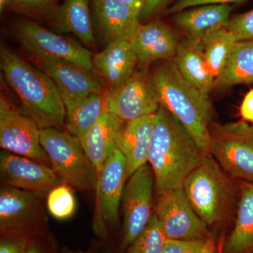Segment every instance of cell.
I'll return each instance as SVG.
<instances>
[{"mask_svg":"<svg viewBox=\"0 0 253 253\" xmlns=\"http://www.w3.org/2000/svg\"><path fill=\"white\" fill-rule=\"evenodd\" d=\"M204 156L186 128L160 106L149 156L157 196L183 188L186 177Z\"/></svg>","mask_w":253,"mask_h":253,"instance_id":"6da1fadb","label":"cell"},{"mask_svg":"<svg viewBox=\"0 0 253 253\" xmlns=\"http://www.w3.org/2000/svg\"><path fill=\"white\" fill-rule=\"evenodd\" d=\"M161 106L186 128L204 156L211 155L212 104L181 76L173 60L161 61L151 71Z\"/></svg>","mask_w":253,"mask_h":253,"instance_id":"7a4b0ae2","label":"cell"},{"mask_svg":"<svg viewBox=\"0 0 253 253\" xmlns=\"http://www.w3.org/2000/svg\"><path fill=\"white\" fill-rule=\"evenodd\" d=\"M0 59L5 80L21 99L24 113L41 129L65 126L66 110L54 82L5 46H1Z\"/></svg>","mask_w":253,"mask_h":253,"instance_id":"3957f363","label":"cell"},{"mask_svg":"<svg viewBox=\"0 0 253 253\" xmlns=\"http://www.w3.org/2000/svg\"><path fill=\"white\" fill-rule=\"evenodd\" d=\"M233 180L211 155L186 177L183 190L206 226L217 225L231 215L237 197Z\"/></svg>","mask_w":253,"mask_h":253,"instance_id":"277c9868","label":"cell"},{"mask_svg":"<svg viewBox=\"0 0 253 253\" xmlns=\"http://www.w3.org/2000/svg\"><path fill=\"white\" fill-rule=\"evenodd\" d=\"M41 143L63 183L83 192L96 191V171L78 138L59 128H42Z\"/></svg>","mask_w":253,"mask_h":253,"instance_id":"5b68a950","label":"cell"},{"mask_svg":"<svg viewBox=\"0 0 253 253\" xmlns=\"http://www.w3.org/2000/svg\"><path fill=\"white\" fill-rule=\"evenodd\" d=\"M211 156L233 179L253 182V124L246 121L211 126Z\"/></svg>","mask_w":253,"mask_h":253,"instance_id":"8992f818","label":"cell"},{"mask_svg":"<svg viewBox=\"0 0 253 253\" xmlns=\"http://www.w3.org/2000/svg\"><path fill=\"white\" fill-rule=\"evenodd\" d=\"M14 33L19 44L31 56L57 58L92 71V54L74 40L24 18L14 23Z\"/></svg>","mask_w":253,"mask_h":253,"instance_id":"52a82bcc","label":"cell"},{"mask_svg":"<svg viewBox=\"0 0 253 253\" xmlns=\"http://www.w3.org/2000/svg\"><path fill=\"white\" fill-rule=\"evenodd\" d=\"M0 146L4 151L51 167L41 145V128L2 94L0 98Z\"/></svg>","mask_w":253,"mask_h":253,"instance_id":"ba28073f","label":"cell"},{"mask_svg":"<svg viewBox=\"0 0 253 253\" xmlns=\"http://www.w3.org/2000/svg\"><path fill=\"white\" fill-rule=\"evenodd\" d=\"M154 172L150 165L139 168L126 182L121 200L123 245L129 247L147 226L154 212Z\"/></svg>","mask_w":253,"mask_h":253,"instance_id":"9c48e42d","label":"cell"},{"mask_svg":"<svg viewBox=\"0 0 253 253\" xmlns=\"http://www.w3.org/2000/svg\"><path fill=\"white\" fill-rule=\"evenodd\" d=\"M159 98L151 73L134 72L123 84L107 91L106 107L124 123L157 113Z\"/></svg>","mask_w":253,"mask_h":253,"instance_id":"30bf717a","label":"cell"},{"mask_svg":"<svg viewBox=\"0 0 253 253\" xmlns=\"http://www.w3.org/2000/svg\"><path fill=\"white\" fill-rule=\"evenodd\" d=\"M168 239L206 240L212 237L186 198L183 188L158 196L154 208Z\"/></svg>","mask_w":253,"mask_h":253,"instance_id":"8fae6325","label":"cell"},{"mask_svg":"<svg viewBox=\"0 0 253 253\" xmlns=\"http://www.w3.org/2000/svg\"><path fill=\"white\" fill-rule=\"evenodd\" d=\"M127 178L126 158L115 145L97 181V215L95 218L94 229L98 234H104L106 225H115L118 222Z\"/></svg>","mask_w":253,"mask_h":253,"instance_id":"7c38bea8","label":"cell"},{"mask_svg":"<svg viewBox=\"0 0 253 253\" xmlns=\"http://www.w3.org/2000/svg\"><path fill=\"white\" fill-rule=\"evenodd\" d=\"M0 176L3 186L41 194L63 184L49 166L4 150L0 153Z\"/></svg>","mask_w":253,"mask_h":253,"instance_id":"4fadbf2b","label":"cell"},{"mask_svg":"<svg viewBox=\"0 0 253 253\" xmlns=\"http://www.w3.org/2000/svg\"><path fill=\"white\" fill-rule=\"evenodd\" d=\"M179 41L172 28L163 21H154L139 24L129 42L139 68L147 71L156 61L173 60Z\"/></svg>","mask_w":253,"mask_h":253,"instance_id":"5bb4252c","label":"cell"},{"mask_svg":"<svg viewBox=\"0 0 253 253\" xmlns=\"http://www.w3.org/2000/svg\"><path fill=\"white\" fill-rule=\"evenodd\" d=\"M38 68L53 81L61 96L80 98L94 93L104 92V83L91 71L74 63L48 56H31Z\"/></svg>","mask_w":253,"mask_h":253,"instance_id":"9a60e30c","label":"cell"},{"mask_svg":"<svg viewBox=\"0 0 253 253\" xmlns=\"http://www.w3.org/2000/svg\"><path fill=\"white\" fill-rule=\"evenodd\" d=\"M41 194L2 186L0 190V229L15 234L31 229L36 222Z\"/></svg>","mask_w":253,"mask_h":253,"instance_id":"2e32d148","label":"cell"},{"mask_svg":"<svg viewBox=\"0 0 253 253\" xmlns=\"http://www.w3.org/2000/svg\"><path fill=\"white\" fill-rule=\"evenodd\" d=\"M156 113L125 123L116 139V146L126 158L127 177L149 163Z\"/></svg>","mask_w":253,"mask_h":253,"instance_id":"e0dca14e","label":"cell"},{"mask_svg":"<svg viewBox=\"0 0 253 253\" xmlns=\"http://www.w3.org/2000/svg\"><path fill=\"white\" fill-rule=\"evenodd\" d=\"M97 28L104 41H129L139 26V16L121 0H94Z\"/></svg>","mask_w":253,"mask_h":253,"instance_id":"ac0fdd59","label":"cell"},{"mask_svg":"<svg viewBox=\"0 0 253 253\" xmlns=\"http://www.w3.org/2000/svg\"><path fill=\"white\" fill-rule=\"evenodd\" d=\"M92 63L93 68L111 89L126 83L138 66L137 58L126 41L109 43L103 51L93 56Z\"/></svg>","mask_w":253,"mask_h":253,"instance_id":"d6986e66","label":"cell"},{"mask_svg":"<svg viewBox=\"0 0 253 253\" xmlns=\"http://www.w3.org/2000/svg\"><path fill=\"white\" fill-rule=\"evenodd\" d=\"M173 61L186 81L209 96L215 78L208 69L201 38L185 36L180 38Z\"/></svg>","mask_w":253,"mask_h":253,"instance_id":"ffe728a7","label":"cell"},{"mask_svg":"<svg viewBox=\"0 0 253 253\" xmlns=\"http://www.w3.org/2000/svg\"><path fill=\"white\" fill-rule=\"evenodd\" d=\"M125 123L105 108L99 120L80 138L82 146L92 163L99 179L102 168L109 158L116 139Z\"/></svg>","mask_w":253,"mask_h":253,"instance_id":"44dd1931","label":"cell"},{"mask_svg":"<svg viewBox=\"0 0 253 253\" xmlns=\"http://www.w3.org/2000/svg\"><path fill=\"white\" fill-rule=\"evenodd\" d=\"M232 10L230 4L196 6L176 13L173 21L185 36L202 38L208 32L224 27Z\"/></svg>","mask_w":253,"mask_h":253,"instance_id":"7402d4cb","label":"cell"},{"mask_svg":"<svg viewBox=\"0 0 253 253\" xmlns=\"http://www.w3.org/2000/svg\"><path fill=\"white\" fill-rule=\"evenodd\" d=\"M48 16L58 32L73 33L84 45L95 46L89 0H65L61 6L53 8Z\"/></svg>","mask_w":253,"mask_h":253,"instance_id":"603a6c76","label":"cell"},{"mask_svg":"<svg viewBox=\"0 0 253 253\" xmlns=\"http://www.w3.org/2000/svg\"><path fill=\"white\" fill-rule=\"evenodd\" d=\"M239 201L234 229L224 253H249L253 249V182L239 181Z\"/></svg>","mask_w":253,"mask_h":253,"instance_id":"cb8c5ba5","label":"cell"},{"mask_svg":"<svg viewBox=\"0 0 253 253\" xmlns=\"http://www.w3.org/2000/svg\"><path fill=\"white\" fill-rule=\"evenodd\" d=\"M107 92L94 93L80 98L61 96L66 110L65 126L76 137H82L99 120L106 106Z\"/></svg>","mask_w":253,"mask_h":253,"instance_id":"d4e9b609","label":"cell"},{"mask_svg":"<svg viewBox=\"0 0 253 253\" xmlns=\"http://www.w3.org/2000/svg\"><path fill=\"white\" fill-rule=\"evenodd\" d=\"M253 83V39L236 42L225 67L215 78L214 89Z\"/></svg>","mask_w":253,"mask_h":253,"instance_id":"484cf974","label":"cell"},{"mask_svg":"<svg viewBox=\"0 0 253 253\" xmlns=\"http://www.w3.org/2000/svg\"><path fill=\"white\" fill-rule=\"evenodd\" d=\"M201 39L208 69L216 78L225 67L238 42L237 38L227 28L221 27L208 32Z\"/></svg>","mask_w":253,"mask_h":253,"instance_id":"4316f807","label":"cell"},{"mask_svg":"<svg viewBox=\"0 0 253 253\" xmlns=\"http://www.w3.org/2000/svg\"><path fill=\"white\" fill-rule=\"evenodd\" d=\"M167 240L156 214L147 226L129 246L126 253H163Z\"/></svg>","mask_w":253,"mask_h":253,"instance_id":"83f0119b","label":"cell"},{"mask_svg":"<svg viewBox=\"0 0 253 253\" xmlns=\"http://www.w3.org/2000/svg\"><path fill=\"white\" fill-rule=\"evenodd\" d=\"M46 206L55 219L64 220L71 217L76 209V201L71 186L63 184L49 191Z\"/></svg>","mask_w":253,"mask_h":253,"instance_id":"f1b7e54d","label":"cell"},{"mask_svg":"<svg viewBox=\"0 0 253 253\" xmlns=\"http://www.w3.org/2000/svg\"><path fill=\"white\" fill-rule=\"evenodd\" d=\"M215 246L212 237L206 240H166L163 253H206Z\"/></svg>","mask_w":253,"mask_h":253,"instance_id":"f546056e","label":"cell"},{"mask_svg":"<svg viewBox=\"0 0 253 253\" xmlns=\"http://www.w3.org/2000/svg\"><path fill=\"white\" fill-rule=\"evenodd\" d=\"M56 6L55 0H0L1 12L6 8H12L30 14L48 15Z\"/></svg>","mask_w":253,"mask_h":253,"instance_id":"4dcf8cb0","label":"cell"},{"mask_svg":"<svg viewBox=\"0 0 253 253\" xmlns=\"http://www.w3.org/2000/svg\"><path fill=\"white\" fill-rule=\"evenodd\" d=\"M224 27L236 35L238 41L253 39V9L230 18Z\"/></svg>","mask_w":253,"mask_h":253,"instance_id":"1f68e13d","label":"cell"},{"mask_svg":"<svg viewBox=\"0 0 253 253\" xmlns=\"http://www.w3.org/2000/svg\"><path fill=\"white\" fill-rule=\"evenodd\" d=\"M246 1L247 0H177L172 6L168 7L166 14H175L190 8L204 5L230 4Z\"/></svg>","mask_w":253,"mask_h":253,"instance_id":"d6a6232c","label":"cell"},{"mask_svg":"<svg viewBox=\"0 0 253 253\" xmlns=\"http://www.w3.org/2000/svg\"><path fill=\"white\" fill-rule=\"evenodd\" d=\"M172 1L173 0H144L139 15V20H148L159 14L164 10L168 9V6Z\"/></svg>","mask_w":253,"mask_h":253,"instance_id":"836d02e7","label":"cell"},{"mask_svg":"<svg viewBox=\"0 0 253 253\" xmlns=\"http://www.w3.org/2000/svg\"><path fill=\"white\" fill-rule=\"evenodd\" d=\"M29 240L21 236H11L1 240L0 253H26Z\"/></svg>","mask_w":253,"mask_h":253,"instance_id":"e575fe53","label":"cell"},{"mask_svg":"<svg viewBox=\"0 0 253 253\" xmlns=\"http://www.w3.org/2000/svg\"><path fill=\"white\" fill-rule=\"evenodd\" d=\"M240 113L243 121L253 124V89L245 96L240 107Z\"/></svg>","mask_w":253,"mask_h":253,"instance_id":"d590c367","label":"cell"},{"mask_svg":"<svg viewBox=\"0 0 253 253\" xmlns=\"http://www.w3.org/2000/svg\"><path fill=\"white\" fill-rule=\"evenodd\" d=\"M121 1L129 6L133 11H135L139 16L144 0H121Z\"/></svg>","mask_w":253,"mask_h":253,"instance_id":"8d00e7d4","label":"cell"},{"mask_svg":"<svg viewBox=\"0 0 253 253\" xmlns=\"http://www.w3.org/2000/svg\"><path fill=\"white\" fill-rule=\"evenodd\" d=\"M26 253H46L41 245L37 241L29 240Z\"/></svg>","mask_w":253,"mask_h":253,"instance_id":"74e56055","label":"cell"},{"mask_svg":"<svg viewBox=\"0 0 253 253\" xmlns=\"http://www.w3.org/2000/svg\"><path fill=\"white\" fill-rule=\"evenodd\" d=\"M206 253H217V251H216V246H214V247L210 249L209 251H208V252H206Z\"/></svg>","mask_w":253,"mask_h":253,"instance_id":"f35d334b","label":"cell"},{"mask_svg":"<svg viewBox=\"0 0 253 253\" xmlns=\"http://www.w3.org/2000/svg\"><path fill=\"white\" fill-rule=\"evenodd\" d=\"M217 253H222V252H221V250H219V251H218Z\"/></svg>","mask_w":253,"mask_h":253,"instance_id":"ab89813d","label":"cell"}]
</instances>
